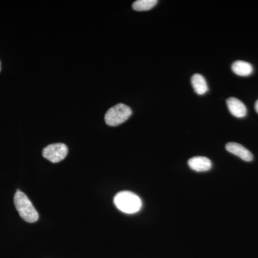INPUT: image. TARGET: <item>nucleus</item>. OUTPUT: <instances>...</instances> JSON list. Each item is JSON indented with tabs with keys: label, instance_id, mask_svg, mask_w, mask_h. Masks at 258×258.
Instances as JSON below:
<instances>
[{
	"label": "nucleus",
	"instance_id": "0eeeda50",
	"mask_svg": "<svg viewBox=\"0 0 258 258\" xmlns=\"http://www.w3.org/2000/svg\"><path fill=\"white\" fill-rule=\"evenodd\" d=\"M188 164L192 170L198 172L208 171L212 168V161L205 157H195L188 161Z\"/></svg>",
	"mask_w": 258,
	"mask_h": 258
},
{
	"label": "nucleus",
	"instance_id": "39448f33",
	"mask_svg": "<svg viewBox=\"0 0 258 258\" xmlns=\"http://www.w3.org/2000/svg\"><path fill=\"white\" fill-rule=\"evenodd\" d=\"M226 150L245 161H251L253 159L252 153L240 144L230 142L226 145Z\"/></svg>",
	"mask_w": 258,
	"mask_h": 258
},
{
	"label": "nucleus",
	"instance_id": "1a4fd4ad",
	"mask_svg": "<svg viewBox=\"0 0 258 258\" xmlns=\"http://www.w3.org/2000/svg\"><path fill=\"white\" fill-rule=\"evenodd\" d=\"M191 85L194 90L198 95H204L208 92V86L206 80L202 75L195 74L191 77Z\"/></svg>",
	"mask_w": 258,
	"mask_h": 258
},
{
	"label": "nucleus",
	"instance_id": "f257e3e1",
	"mask_svg": "<svg viewBox=\"0 0 258 258\" xmlns=\"http://www.w3.org/2000/svg\"><path fill=\"white\" fill-rule=\"evenodd\" d=\"M14 203L19 215L25 221L34 223L39 219V214L34 208L30 199L23 191L17 190L15 195Z\"/></svg>",
	"mask_w": 258,
	"mask_h": 258
},
{
	"label": "nucleus",
	"instance_id": "20e7f679",
	"mask_svg": "<svg viewBox=\"0 0 258 258\" xmlns=\"http://www.w3.org/2000/svg\"><path fill=\"white\" fill-rule=\"evenodd\" d=\"M69 153V149L66 144L57 143L50 144L44 148L42 156L52 163H58L63 160Z\"/></svg>",
	"mask_w": 258,
	"mask_h": 258
},
{
	"label": "nucleus",
	"instance_id": "7ed1b4c3",
	"mask_svg": "<svg viewBox=\"0 0 258 258\" xmlns=\"http://www.w3.org/2000/svg\"><path fill=\"white\" fill-rule=\"evenodd\" d=\"M132 114V111L130 107L119 103L112 107L106 112L105 121L110 126H117L126 121Z\"/></svg>",
	"mask_w": 258,
	"mask_h": 258
},
{
	"label": "nucleus",
	"instance_id": "f03ea898",
	"mask_svg": "<svg viewBox=\"0 0 258 258\" xmlns=\"http://www.w3.org/2000/svg\"><path fill=\"white\" fill-rule=\"evenodd\" d=\"M113 202L120 211L126 214L137 213L140 211L142 207V202L139 196L128 191H120L117 194Z\"/></svg>",
	"mask_w": 258,
	"mask_h": 258
},
{
	"label": "nucleus",
	"instance_id": "f8f14e48",
	"mask_svg": "<svg viewBox=\"0 0 258 258\" xmlns=\"http://www.w3.org/2000/svg\"><path fill=\"white\" fill-rule=\"evenodd\" d=\"M0 71H1V62H0Z\"/></svg>",
	"mask_w": 258,
	"mask_h": 258
},
{
	"label": "nucleus",
	"instance_id": "423d86ee",
	"mask_svg": "<svg viewBox=\"0 0 258 258\" xmlns=\"http://www.w3.org/2000/svg\"><path fill=\"white\" fill-rule=\"evenodd\" d=\"M229 111L237 118H243L247 115V108L243 103L236 98H230L227 100Z\"/></svg>",
	"mask_w": 258,
	"mask_h": 258
},
{
	"label": "nucleus",
	"instance_id": "6e6552de",
	"mask_svg": "<svg viewBox=\"0 0 258 258\" xmlns=\"http://www.w3.org/2000/svg\"><path fill=\"white\" fill-rule=\"evenodd\" d=\"M232 70L237 76L246 77L252 74L253 68L252 64L245 61L237 60L232 64Z\"/></svg>",
	"mask_w": 258,
	"mask_h": 258
},
{
	"label": "nucleus",
	"instance_id": "9b49d317",
	"mask_svg": "<svg viewBox=\"0 0 258 258\" xmlns=\"http://www.w3.org/2000/svg\"><path fill=\"white\" fill-rule=\"evenodd\" d=\"M254 108H255V111L258 113V100L256 101L255 105H254Z\"/></svg>",
	"mask_w": 258,
	"mask_h": 258
},
{
	"label": "nucleus",
	"instance_id": "9d476101",
	"mask_svg": "<svg viewBox=\"0 0 258 258\" xmlns=\"http://www.w3.org/2000/svg\"><path fill=\"white\" fill-rule=\"evenodd\" d=\"M157 3V0H137L134 2L132 8L136 11H147L152 9Z\"/></svg>",
	"mask_w": 258,
	"mask_h": 258
}]
</instances>
